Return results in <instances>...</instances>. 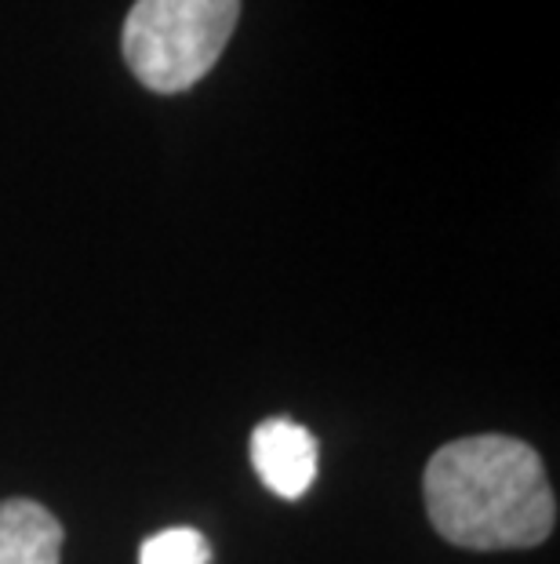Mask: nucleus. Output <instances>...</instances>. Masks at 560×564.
Here are the masks:
<instances>
[{
  "label": "nucleus",
  "instance_id": "1",
  "mask_svg": "<svg viewBox=\"0 0 560 564\" xmlns=\"http://www.w3.org/2000/svg\"><path fill=\"white\" fill-rule=\"evenodd\" d=\"M426 513L462 550H531L557 528V496L539 452L506 434L448 441L426 463Z\"/></svg>",
  "mask_w": 560,
  "mask_h": 564
},
{
  "label": "nucleus",
  "instance_id": "2",
  "mask_svg": "<svg viewBox=\"0 0 560 564\" xmlns=\"http://www.w3.org/2000/svg\"><path fill=\"white\" fill-rule=\"evenodd\" d=\"M241 0H135L121 52L142 88L183 95L205 80L230 44Z\"/></svg>",
  "mask_w": 560,
  "mask_h": 564
},
{
  "label": "nucleus",
  "instance_id": "3",
  "mask_svg": "<svg viewBox=\"0 0 560 564\" xmlns=\"http://www.w3.org/2000/svg\"><path fill=\"white\" fill-rule=\"evenodd\" d=\"M252 466L281 499H303L317 477V437L292 419H266L252 430Z\"/></svg>",
  "mask_w": 560,
  "mask_h": 564
},
{
  "label": "nucleus",
  "instance_id": "4",
  "mask_svg": "<svg viewBox=\"0 0 560 564\" xmlns=\"http://www.w3.org/2000/svg\"><path fill=\"white\" fill-rule=\"evenodd\" d=\"M63 524L33 499L0 502V564H58Z\"/></svg>",
  "mask_w": 560,
  "mask_h": 564
},
{
  "label": "nucleus",
  "instance_id": "5",
  "mask_svg": "<svg viewBox=\"0 0 560 564\" xmlns=\"http://www.w3.org/2000/svg\"><path fill=\"white\" fill-rule=\"evenodd\" d=\"M211 546L197 528H164L139 550V564H208Z\"/></svg>",
  "mask_w": 560,
  "mask_h": 564
}]
</instances>
